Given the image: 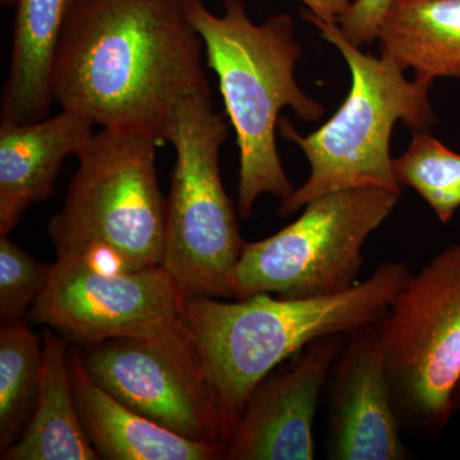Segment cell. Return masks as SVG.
Here are the masks:
<instances>
[{
	"instance_id": "cell-1",
	"label": "cell",
	"mask_w": 460,
	"mask_h": 460,
	"mask_svg": "<svg viewBox=\"0 0 460 460\" xmlns=\"http://www.w3.org/2000/svg\"><path fill=\"white\" fill-rule=\"evenodd\" d=\"M204 51L189 0H75L54 60V102L95 126L163 138L181 102L213 93Z\"/></svg>"
},
{
	"instance_id": "cell-2",
	"label": "cell",
	"mask_w": 460,
	"mask_h": 460,
	"mask_svg": "<svg viewBox=\"0 0 460 460\" xmlns=\"http://www.w3.org/2000/svg\"><path fill=\"white\" fill-rule=\"evenodd\" d=\"M411 277L407 261H387L338 295L234 301L193 296L184 302L183 320L235 425L248 396L275 367L316 339L377 323Z\"/></svg>"
},
{
	"instance_id": "cell-3",
	"label": "cell",
	"mask_w": 460,
	"mask_h": 460,
	"mask_svg": "<svg viewBox=\"0 0 460 460\" xmlns=\"http://www.w3.org/2000/svg\"><path fill=\"white\" fill-rule=\"evenodd\" d=\"M223 5V16H215L202 0H189V16L204 41L208 68L219 78L237 136L238 214L250 220L260 196L270 193L283 201L295 192L275 140L281 109H292L304 122H319L325 108L296 83L304 50L292 18L283 13L253 23L242 0Z\"/></svg>"
},
{
	"instance_id": "cell-4",
	"label": "cell",
	"mask_w": 460,
	"mask_h": 460,
	"mask_svg": "<svg viewBox=\"0 0 460 460\" xmlns=\"http://www.w3.org/2000/svg\"><path fill=\"white\" fill-rule=\"evenodd\" d=\"M162 136L142 127H102L77 155L59 213L48 232L57 259L115 271L162 265L166 199L156 148Z\"/></svg>"
},
{
	"instance_id": "cell-5",
	"label": "cell",
	"mask_w": 460,
	"mask_h": 460,
	"mask_svg": "<svg viewBox=\"0 0 460 460\" xmlns=\"http://www.w3.org/2000/svg\"><path fill=\"white\" fill-rule=\"evenodd\" d=\"M302 17L341 51L352 86L337 113L311 135L301 136L289 120H279L281 135L298 145L311 166L307 181L280 201L279 214L296 213L311 199L337 190L377 187L402 192L390 155L393 128L398 120L413 132L432 128L431 84L407 80L385 56L362 53L338 23L325 22L308 11Z\"/></svg>"
},
{
	"instance_id": "cell-6",
	"label": "cell",
	"mask_w": 460,
	"mask_h": 460,
	"mask_svg": "<svg viewBox=\"0 0 460 460\" xmlns=\"http://www.w3.org/2000/svg\"><path fill=\"white\" fill-rule=\"evenodd\" d=\"M211 95L184 99L163 129V138L174 147L175 164L162 265L186 298L234 299L235 269L246 242L220 172L229 127Z\"/></svg>"
},
{
	"instance_id": "cell-7",
	"label": "cell",
	"mask_w": 460,
	"mask_h": 460,
	"mask_svg": "<svg viewBox=\"0 0 460 460\" xmlns=\"http://www.w3.org/2000/svg\"><path fill=\"white\" fill-rule=\"evenodd\" d=\"M375 328L402 432L440 438L460 383V244L411 274Z\"/></svg>"
},
{
	"instance_id": "cell-8",
	"label": "cell",
	"mask_w": 460,
	"mask_h": 460,
	"mask_svg": "<svg viewBox=\"0 0 460 460\" xmlns=\"http://www.w3.org/2000/svg\"><path fill=\"white\" fill-rule=\"evenodd\" d=\"M402 192L363 187L311 199L296 222L246 242L234 275V299L256 295L311 298L356 283L368 237L395 210Z\"/></svg>"
},
{
	"instance_id": "cell-9",
	"label": "cell",
	"mask_w": 460,
	"mask_h": 460,
	"mask_svg": "<svg viewBox=\"0 0 460 460\" xmlns=\"http://www.w3.org/2000/svg\"><path fill=\"white\" fill-rule=\"evenodd\" d=\"M84 367L127 407L175 434L228 449L234 420L184 320L148 335L83 345Z\"/></svg>"
},
{
	"instance_id": "cell-10",
	"label": "cell",
	"mask_w": 460,
	"mask_h": 460,
	"mask_svg": "<svg viewBox=\"0 0 460 460\" xmlns=\"http://www.w3.org/2000/svg\"><path fill=\"white\" fill-rule=\"evenodd\" d=\"M186 296L164 266L115 271L57 259L30 319L80 345L148 337L183 320Z\"/></svg>"
},
{
	"instance_id": "cell-11",
	"label": "cell",
	"mask_w": 460,
	"mask_h": 460,
	"mask_svg": "<svg viewBox=\"0 0 460 460\" xmlns=\"http://www.w3.org/2000/svg\"><path fill=\"white\" fill-rule=\"evenodd\" d=\"M345 341L316 339L295 365L263 378L235 420L226 460L314 459V417Z\"/></svg>"
},
{
	"instance_id": "cell-12",
	"label": "cell",
	"mask_w": 460,
	"mask_h": 460,
	"mask_svg": "<svg viewBox=\"0 0 460 460\" xmlns=\"http://www.w3.org/2000/svg\"><path fill=\"white\" fill-rule=\"evenodd\" d=\"M326 454L332 460H405L401 423L375 325L347 335L326 383Z\"/></svg>"
},
{
	"instance_id": "cell-13",
	"label": "cell",
	"mask_w": 460,
	"mask_h": 460,
	"mask_svg": "<svg viewBox=\"0 0 460 460\" xmlns=\"http://www.w3.org/2000/svg\"><path fill=\"white\" fill-rule=\"evenodd\" d=\"M95 123L62 111L38 122L0 124V235H8L27 208L53 193L63 160L83 151Z\"/></svg>"
},
{
	"instance_id": "cell-14",
	"label": "cell",
	"mask_w": 460,
	"mask_h": 460,
	"mask_svg": "<svg viewBox=\"0 0 460 460\" xmlns=\"http://www.w3.org/2000/svg\"><path fill=\"white\" fill-rule=\"evenodd\" d=\"M69 370L78 416L100 459L226 460V450L190 440L146 419L109 394L69 347Z\"/></svg>"
},
{
	"instance_id": "cell-15",
	"label": "cell",
	"mask_w": 460,
	"mask_h": 460,
	"mask_svg": "<svg viewBox=\"0 0 460 460\" xmlns=\"http://www.w3.org/2000/svg\"><path fill=\"white\" fill-rule=\"evenodd\" d=\"M75 0H16L2 123L38 122L50 113L58 45Z\"/></svg>"
},
{
	"instance_id": "cell-16",
	"label": "cell",
	"mask_w": 460,
	"mask_h": 460,
	"mask_svg": "<svg viewBox=\"0 0 460 460\" xmlns=\"http://www.w3.org/2000/svg\"><path fill=\"white\" fill-rule=\"evenodd\" d=\"M376 41L381 56L419 83L460 78V0H392Z\"/></svg>"
},
{
	"instance_id": "cell-17",
	"label": "cell",
	"mask_w": 460,
	"mask_h": 460,
	"mask_svg": "<svg viewBox=\"0 0 460 460\" xmlns=\"http://www.w3.org/2000/svg\"><path fill=\"white\" fill-rule=\"evenodd\" d=\"M3 460H99L75 407L69 344L48 330L42 341L40 392L31 420Z\"/></svg>"
},
{
	"instance_id": "cell-18",
	"label": "cell",
	"mask_w": 460,
	"mask_h": 460,
	"mask_svg": "<svg viewBox=\"0 0 460 460\" xmlns=\"http://www.w3.org/2000/svg\"><path fill=\"white\" fill-rule=\"evenodd\" d=\"M42 341L22 320L0 329V453L31 420L40 392Z\"/></svg>"
},
{
	"instance_id": "cell-19",
	"label": "cell",
	"mask_w": 460,
	"mask_h": 460,
	"mask_svg": "<svg viewBox=\"0 0 460 460\" xmlns=\"http://www.w3.org/2000/svg\"><path fill=\"white\" fill-rule=\"evenodd\" d=\"M396 181L416 190L441 223L453 219L460 208V154L429 132H413L410 146L393 160Z\"/></svg>"
},
{
	"instance_id": "cell-20",
	"label": "cell",
	"mask_w": 460,
	"mask_h": 460,
	"mask_svg": "<svg viewBox=\"0 0 460 460\" xmlns=\"http://www.w3.org/2000/svg\"><path fill=\"white\" fill-rule=\"evenodd\" d=\"M53 263L38 261L14 244L8 235L0 237V321L22 320L31 311L50 279Z\"/></svg>"
},
{
	"instance_id": "cell-21",
	"label": "cell",
	"mask_w": 460,
	"mask_h": 460,
	"mask_svg": "<svg viewBox=\"0 0 460 460\" xmlns=\"http://www.w3.org/2000/svg\"><path fill=\"white\" fill-rule=\"evenodd\" d=\"M392 0H353L349 9L339 18L338 26L354 47L371 45L377 40L378 27Z\"/></svg>"
},
{
	"instance_id": "cell-22",
	"label": "cell",
	"mask_w": 460,
	"mask_h": 460,
	"mask_svg": "<svg viewBox=\"0 0 460 460\" xmlns=\"http://www.w3.org/2000/svg\"><path fill=\"white\" fill-rule=\"evenodd\" d=\"M305 11L328 23H338L339 18L352 5L353 0H299Z\"/></svg>"
},
{
	"instance_id": "cell-23",
	"label": "cell",
	"mask_w": 460,
	"mask_h": 460,
	"mask_svg": "<svg viewBox=\"0 0 460 460\" xmlns=\"http://www.w3.org/2000/svg\"><path fill=\"white\" fill-rule=\"evenodd\" d=\"M454 408H456V413L460 411V383L458 389H456V396H454Z\"/></svg>"
}]
</instances>
